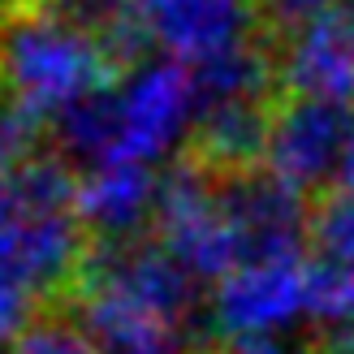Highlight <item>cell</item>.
Returning a JSON list of instances; mask_svg holds the SVG:
<instances>
[{
  "instance_id": "cell-1",
  "label": "cell",
  "mask_w": 354,
  "mask_h": 354,
  "mask_svg": "<svg viewBox=\"0 0 354 354\" xmlns=\"http://www.w3.org/2000/svg\"><path fill=\"white\" fill-rule=\"evenodd\" d=\"M121 69L95 35L61 22L39 0H0V91L57 121L74 100L117 86Z\"/></svg>"
},
{
  "instance_id": "cell-2",
  "label": "cell",
  "mask_w": 354,
  "mask_h": 354,
  "mask_svg": "<svg viewBox=\"0 0 354 354\" xmlns=\"http://www.w3.org/2000/svg\"><path fill=\"white\" fill-rule=\"evenodd\" d=\"M151 229L156 242L199 281H225L238 268V238L229 229L221 186L186 156H177L173 169L160 177Z\"/></svg>"
},
{
  "instance_id": "cell-3",
  "label": "cell",
  "mask_w": 354,
  "mask_h": 354,
  "mask_svg": "<svg viewBox=\"0 0 354 354\" xmlns=\"http://www.w3.org/2000/svg\"><path fill=\"white\" fill-rule=\"evenodd\" d=\"M354 143V104L281 95L268 138V169L303 194L328 190Z\"/></svg>"
},
{
  "instance_id": "cell-4",
  "label": "cell",
  "mask_w": 354,
  "mask_h": 354,
  "mask_svg": "<svg viewBox=\"0 0 354 354\" xmlns=\"http://www.w3.org/2000/svg\"><path fill=\"white\" fill-rule=\"evenodd\" d=\"M216 186H221L229 229L238 238V263L303 255L311 203L298 186H290L272 169H255V173L229 177V182H216Z\"/></svg>"
},
{
  "instance_id": "cell-5",
  "label": "cell",
  "mask_w": 354,
  "mask_h": 354,
  "mask_svg": "<svg viewBox=\"0 0 354 354\" xmlns=\"http://www.w3.org/2000/svg\"><path fill=\"white\" fill-rule=\"evenodd\" d=\"M307 311V263L298 255L238 263L212 298V324L221 337H259Z\"/></svg>"
},
{
  "instance_id": "cell-6",
  "label": "cell",
  "mask_w": 354,
  "mask_h": 354,
  "mask_svg": "<svg viewBox=\"0 0 354 354\" xmlns=\"http://www.w3.org/2000/svg\"><path fill=\"white\" fill-rule=\"evenodd\" d=\"M151 44L182 61H207L263 30L259 0H134Z\"/></svg>"
},
{
  "instance_id": "cell-7",
  "label": "cell",
  "mask_w": 354,
  "mask_h": 354,
  "mask_svg": "<svg viewBox=\"0 0 354 354\" xmlns=\"http://www.w3.org/2000/svg\"><path fill=\"white\" fill-rule=\"evenodd\" d=\"M194 109L190 69L182 65H147L126 91H121V143L113 165H147L173 147L182 121Z\"/></svg>"
},
{
  "instance_id": "cell-8",
  "label": "cell",
  "mask_w": 354,
  "mask_h": 354,
  "mask_svg": "<svg viewBox=\"0 0 354 354\" xmlns=\"http://www.w3.org/2000/svg\"><path fill=\"white\" fill-rule=\"evenodd\" d=\"M277 104L281 95L234 100V104H216V109L199 113L182 156L190 165H199L207 177H216V182L268 169V138H272Z\"/></svg>"
},
{
  "instance_id": "cell-9",
  "label": "cell",
  "mask_w": 354,
  "mask_h": 354,
  "mask_svg": "<svg viewBox=\"0 0 354 354\" xmlns=\"http://www.w3.org/2000/svg\"><path fill=\"white\" fill-rule=\"evenodd\" d=\"M281 91L298 100L354 104V26L337 9L281 39Z\"/></svg>"
},
{
  "instance_id": "cell-10",
  "label": "cell",
  "mask_w": 354,
  "mask_h": 354,
  "mask_svg": "<svg viewBox=\"0 0 354 354\" xmlns=\"http://www.w3.org/2000/svg\"><path fill=\"white\" fill-rule=\"evenodd\" d=\"M69 315L86 328V337L100 346V354H190L186 324L151 311L147 303L113 286L78 290Z\"/></svg>"
},
{
  "instance_id": "cell-11",
  "label": "cell",
  "mask_w": 354,
  "mask_h": 354,
  "mask_svg": "<svg viewBox=\"0 0 354 354\" xmlns=\"http://www.w3.org/2000/svg\"><path fill=\"white\" fill-rule=\"evenodd\" d=\"M160 177L147 165H100L91 177H82L78 190V221L86 238L95 242H130L147 238L156 216Z\"/></svg>"
},
{
  "instance_id": "cell-12",
  "label": "cell",
  "mask_w": 354,
  "mask_h": 354,
  "mask_svg": "<svg viewBox=\"0 0 354 354\" xmlns=\"http://www.w3.org/2000/svg\"><path fill=\"white\" fill-rule=\"evenodd\" d=\"M52 130H57L65 151L100 160V165H113L117 143H121V91L117 86H100V91L74 100L52 121Z\"/></svg>"
},
{
  "instance_id": "cell-13",
  "label": "cell",
  "mask_w": 354,
  "mask_h": 354,
  "mask_svg": "<svg viewBox=\"0 0 354 354\" xmlns=\"http://www.w3.org/2000/svg\"><path fill=\"white\" fill-rule=\"evenodd\" d=\"M307 246H311V259L354 268V199H350V194L320 190L311 199Z\"/></svg>"
},
{
  "instance_id": "cell-14",
  "label": "cell",
  "mask_w": 354,
  "mask_h": 354,
  "mask_svg": "<svg viewBox=\"0 0 354 354\" xmlns=\"http://www.w3.org/2000/svg\"><path fill=\"white\" fill-rule=\"evenodd\" d=\"M307 315L320 328L354 324V268L346 263H307Z\"/></svg>"
},
{
  "instance_id": "cell-15",
  "label": "cell",
  "mask_w": 354,
  "mask_h": 354,
  "mask_svg": "<svg viewBox=\"0 0 354 354\" xmlns=\"http://www.w3.org/2000/svg\"><path fill=\"white\" fill-rule=\"evenodd\" d=\"M44 134H48V117L0 95V177H9L22 165H30L35 156H44L39 151Z\"/></svg>"
},
{
  "instance_id": "cell-16",
  "label": "cell",
  "mask_w": 354,
  "mask_h": 354,
  "mask_svg": "<svg viewBox=\"0 0 354 354\" xmlns=\"http://www.w3.org/2000/svg\"><path fill=\"white\" fill-rule=\"evenodd\" d=\"M9 354H100V346L86 337V328L74 320V315L48 311L13 342Z\"/></svg>"
},
{
  "instance_id": "cell-17",
  "label": "cell",
  "mask_w": 354,
  "mask_h": 354,
  "mask_svg": "<svg viewBox=\"0 0 354 354\" xmlns=\"http://www.w3.org/2000/svg\"><path fill=\"white\" fill-rule=\"evenodd\" d=\"M39 315H48V303L26 281H17L13 272L0 268V346H13Z\"/></svg>"
},
{
  "instance_id": "cell-18",
  "label": "cell",
  "mask_w": 354,
  "mask_h": 354,
  "mask_svg": "<svg viewBox=\"0 0 354 354\" xmlns=\"http://www.w3.org/2000/svg\"><path fill=\"white\" fill-rule=\"evenodd\" d=\"M333 9H337V0H259V22L277 39H290Z\"/></svg>"
},
{
  "instance_id": "cell-19",
  "label": "cell",
  "mask_w": 354,
  "mask_h": 354,
  "mask_svg": "<svg viewBox=\"0 0 354 354\" xmlns=\"http://www.w3.org/2000/svg\"><path fill=\"white\" fill-rule=\"evenodd\" d=\"M216 354H286L268 333L259 337H216Z\"/></svg>"
},
{
  "instance_id": "cell-20",
  "label": "cell",
  "mask_w": 354,
  "mask_h": 354,
  "mask_svg": "<svg viewBox=\"0 0 354 354\" xmlns=\"http://www.w3.org/2000/svg\"><path fill=\"white\" fill-rule=\"evenodd\" d=\"M328 190H342V194H350V199H354V143L346 147L342 169H337V177H333V186H328Z\"/></svg>"
},
{
  "instance_id": "cell-21",
  "label": "cell",
  "mask_w": 354,
  "mask_h": 354,
  "mask_svg": "<svg viewBox=\"0 0 354 354\" xmlns=\"http://www.w3.org/2000/svg\"><path fill=\"white\" fill-rule=\"evenodd\" d=\"M190 354H216V342H203L199 350H190Z\"/></svg>"
},
{
  "instance_id": "cell-22",
  "label": "cell",
  "mask_w": 354,
  "mask_h": 354,
  "mask_svg": "<svg viewBox=\"0 0 354 354\" xmlns=\"http://www.w3.org/2000/svg\"><path fill=\"white\" fill-rule=\"evenodd\" d=\"M0 95H5V91H0Z\"/></svg>"
}]
</instances>
